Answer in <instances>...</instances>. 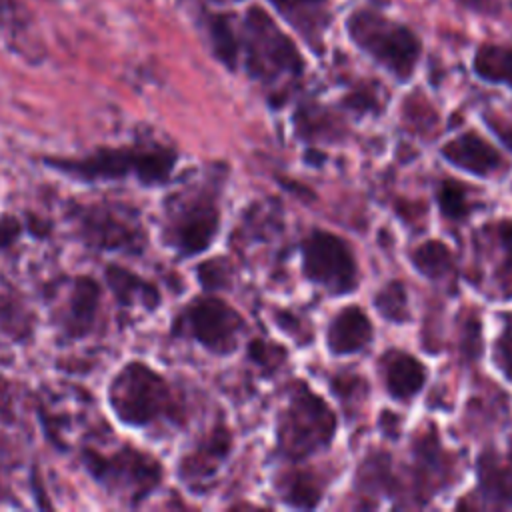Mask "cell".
<instances>
[{
  "label": "cell",
  "instance_id": "obj_1",
  "mask_svg": "<svg viewBox=\"0 0 512 512\" xmlns=\"http://www.w3.org/2000/svg\"><path fill=\"white\" fill-rule=\"evenodd\" d=\"M178 162V152L162 142H134L124 146H98L82 156L44 158V166L66 178L98 184L136 180L142 186H164Z\"/></svg>",
  "mask_w": 512,
  "mask_h": 512
},
{
  "label": "cell",
  "instance_id": "obj_2",
  "mask_svg": "<svg viewBox=\"0 0 512 512\" xmlns=\"http://www.w3.org/2000/svg\"><path fill=\"white\" fill-rule=\"evenodd\" d=\"M108 404L114 416L130 428L182 424L184 410L174 386L140 360L126 362L108 384Z\"/></svg>",
  "mask_w": 512,
  "mask_h": 512
},
{
  "label": "cell",
  "instance_id": "obj_3",
  "mask_svg": "<svg viewBox=\"0 0 512 512\" xmlns=\"http://www.w3.org/2000/svg\"><path fill=\"white\" fill-rule=\"evenodd\" d=\"M220 228L218 190L198 182L174 190L162 202V242L180 258L210 248Z\"/></svg>",
  "mask_w": 512,
  "mask_h": 512
},
{
  "label": "cell",
  "instance_id": "obj_4",
  "mask_svg": "<svg viewBox=\"0 0 512 512\" xmlns=\"http://www.w3.org/2000/svg\"><path fill=\"white\" fill-rule=\"evenodd\" d=\"M84 470L112 498L138 506L162 484V462L150 452L124 444L112 452L86 448L80 454Z\"/></svg>",
  "mask_w": 512,
  "mask_h": 512
},
{
  "label": "cell",
  "instance_id": "obj_5",
  "mask_svg": "<svg viewBox=\"0 0 512 512\" xmlns=\"http://www.w3.org/2000/svg\"><path fill=\"white\" fill-rule=\"evenodd\" d=\"M240 46L246 52L248 74L270 88L286 86L304 72L298 48L260 6H252L246 12Z\"/></svg>",
  "mask_w": 512,
  "mask_h": 512
},
{
  "label": "cell",
  "instance_id": "obj_6",
  "mask_svg": "<svg viewBox=\"0 0 512 512\" xmlns=\"http://www.w3.org/2000/svg\"><path fill=\"white\" fill-rule=\"evenodd\" d=\"M350 40L372 60L384 66L400 82L414 74L422 46L418 36L404 24L380 12L360 8L346 20Z\"/></svg>",
  "mask_w": 512,
  "mask_h": 512
},
{
  "label": "cell",
  "instance_id": "obj_7",
  "mask_svg": "<svg viewBox=\"0 0 512 512\" xmlns=\"http://www.w3.org/2000/svg\"><path fill=\"white\" fill-rule=\"evenodd\" d=\"M336 432L328 404L304 382H296L290 402L278 420V448L286 458L300 460L326 448Z\"/></svg>",
  "mask_w": 512,
  "mask_h": 512
},
{
  "label": "cell",
  "instance_id": "obj_8",
  "mask_svg": "<svg viewBox=\"0 0 512 512\" xmlns=\"http://www.w3.org/2000/svg\"><path fill=\"white\" fill-rule=\"evenodd\" d=\"M82 242L104 252H138L144 242L136 212L114 204H82L74 210Z\"/></svg>",
  "mask_w": 512,
  "mask_h": 512
},
{
  "label": "cell",
  "instance_id": "obj_9",
  "mask_svg": "<svg viewBox=\"0 0 512 512\" xmlns=\"http://www.w3.org/2000/svg\"><path fill=\"white\" fill-rule=\"evenodd\" d=\"M244 328L242 316L214 296L194 298L176 318L174 332L194 338L214 354H230Z\"/></svg>",
  "mask_w": 512,
  "mask_h": 512
},
{
  "label": "cell",
  "instance_id": "obj_10",
  "mask_svg": "<svg viewBox=\"0 0 512 512\" xmlns=\"http://www.w3.org/2000/svg\"><path fill=\"white\" fill-rule=\"evenodd\" d=\"M304 274L334 294H344L358 284V266L348 244L330 234L316 230L302 242Z\"/></svg>",
  "mask_w": 512,
  "mask_h": 512
},
{
  "label": "cell",
  "instance_id": "obj_11",
  "mask_svg": "<svg viewBox=\"0 0 512 512\" xmlns=\"http://www.w3.org/2000/svg\"><path fill=\"white\" fill-rule=\"evenodd\" d=\"M62 310L58 314V324L62 332L70 338H82L88 334L94 326L98 304H100V286L90 276H78L64 302Z\"/></svg>",
  "mask_w": 512,
  "mask_h": 512
},
{
  "label": "cell",
  "instance_id": "obj_12",
  "mask_svg": "<svg viewBox=\"0 0 512 512\" xmlns=\"http://www.w3.org/2000/svg\"><path fill=\"white\" fill-rule=\"evenodd\" d=\"M442 156L452 166L482 178L492 176L504 168L500 152L476 132H466L446 142L442 146Z\"/></svg>",
  "mask_w": 512,
  "mask_h": 512
},
{
  "label": "cell",
  "instance_id": "obj_13",
  "mask_svg": "<svg viewBox=\"0 0 512 512\" xmlns=\"http://www.w3.org/2000/svg\"><path fill=\"white\" fill-rule=\"evenodd\" d=\"M232 436L226 426H216L190 454L178 464V476L182 482L196 486L216 474L220 464L230 454Z\"/></svg>",
  "mask_w": 512,
  "mask_h": 512
},
{
  "label": "cell",
  "instance_id": "obj_14",
  "mask_svg": "<svg viewBox=\"0 0 512 512\" xmlns=\"http://www.w3.org/2000/svg\"><path fill=\"white\" fill-rule=\"evenodd\" d=\"M414 456L416 488L420 492V498H430V494L444 486V482L448 480L452 470L450 460L432 432L418 436L414 444Z\"/></svg>",
  "mask_w": 512,
  "mask_h": 512
},
{
  "label": "cell",
  "instance_id": "obj_15",
  "mask_svg": "<svg viewBox=\"0 0 512 512\" xmlns=\"http://www.w3.org/2000/svg\"><path fill=\"white\" fill-rule=\"evenodd\" d=\"M300 36L316 50H322V34L330 26L328 0H268Z\"/></svg>",
  "mask_w": 512,
  "mask_h": 512
},
{
  "label": "cell",
  "instance_id": "obj_16",
  "mask_svg": "<svg viewBox=\"0 0 512 512\" xmlns=\"http://www.w3.org/2000/svg\"><path fill=\"white\" fill-rule=\"evenodd\" d=\"M372 340V324L364 310L358 306H348L340 310L330 322L326 344L332 354H352L366 348Z\"/></svg>",
  "mask_w": 512,
  "mask_h": 512
},
{
  "label": "cell",
  "instance_id": "obj_17",
  "mask_svg": "<svg viewBox=\"0 0 512 512\" xmlns=\"http://www.w3.org/2000/svg\"><path fill=\"white\" fill-rule=\"evenodd\" d=\"M382 366L386 388L396 400L406 402L422 390L426 380V368L414 356L400 350H388Z\"/></svg>",
  "mask_w": 512,
  "mask_h": 512
},
{
  "label": "cell",
  "instance_id": "obj_18",
  "mask_svg": "<svg viewBox=\"0 0 512 512\" xmlns=\"http://www.w3.org/2000/svg\"><path fill=\"white\" fill-rule=\"evenodd\" d=\"M106 280L122 306H142L146 310H154L160 304V294L156 286L136 276L132 270L110 264L106 268Z\"/></svg>",
  "mask_w": 512,
  "mask_h": 512
},
{
  "label": "cell",
  "instance_id": "obj_19",
  "mask_svg": "<svg viewBox=\"0 0 512 512\" xmlns=\"http://www.w3.org/2000/svg\"><path fill=\"white\" fill-rule=\"evenodd\" d=\"M478 494L490 506H512V468L492 452L478 460Z\"/></svg>",
  "mask_w": 512,
  "mask_h": 512
},
{
  "label": "cell",
  "instance_id": "obj_20",
  "mask_svg": "<svg viewBox=\"0 0 512 512\" xmlns=\"http://www.w3.org/2000/svg\"><path fill=\"white\" fill-rule=\"evenodd\" d=\"M210 48L214 52V56L230 70L236 68L238 64V54H240V42L238 36L232 28V18L228 14H214L208 12L202 18Z\"/></svg>",
  "mask_w": 512,
  "mask_h": 512
},
{
  "label": "cell",
  "instance_id": "obj_21",
  "mask_svg": "<svg viewBox=\"0 0 512 512\" xmlns=\"http://www.w3.org/2000/svg\"><path fill=\"white\" fill-rule=\"evenodd\" d=\"M472 66L482 80L512 86V46L482 44L474 54Z\"/></svg>",
  "mask_w": 512,
  "mask_h": 512
},
{
  "label": "cell",
  "instance_id": "obj_22",
  "mask_svg": "<svg viewBox=\"0 0 512 512\" xmlns=\"http://www.w3.org/2000/svg\"><path fill=\"white\" fill-rule=\"evenodd\" d=\"M280 498L296 508H314L320 502V484L314 474L304 470H292L278 478Z\"/></svg>",
  "mask_w": 512,
  "mask_h": 512
},
{
  "label": "cell",
  "instance_id": "obj_23",
  "mask_svg": "<svg viewBox=\"0 0 512 512\" xmlns=\"http://www.w3.org/2000/svg\"><path fill=\"white\" fill-rule=\"evenodd\" d=\"M488 236L496 242L498 250V260L492 272L494 286L500 296L512 298V222H498L490 228Z\"/></svg>",
  "mask_w": 512,
  "mask_h": 512
},
{
  "label": "cell",
  "instance_id": "obj_24",
  "mask_svg": "<svg viewBox=\"0 0 512 512\" xmlns=\"http://www.w3.org/2000/svg\"><path fill=\"white\" fill-rule=\"evenodd\" d=\"M410 258H412V264L418 268V272L432 280H440L452 270V254L448 246L440 240H428L420 244Z\"/></svg>",
  "mask_w": 512,
  "mask_h": 512
},
{
  "label": "cell",
  "instance_id": "obj_25",
  "mask_svg": "<svg viewBox=\"0 0 512 512\" xmlns=\"http://www.w3.org/2000/svg\"><path fill=\"white\" fill-rule=\"evenodd\" d=\"M374 306L378 312L396 324H402L408 320V296L404 290L402 282H388L376 296H374Z\"/></svg>",
  "mask_w": 512,
  "mask_h": 512
},
{
  "label": "cell",
  "instance_id": "obj_26",
  "mask_svg": "<svg viewBox=\"0 0 512 512\" xmlns=\"http://www.w3.org/2000/svg\"><path fill=\"white\" fill-rule=\"evenodd\" d=\"M438 204L446 218L462 220L470 212V204L466 198V188L460 182L444 180L438 188Z\"/></svg>",
  "mask_w": 512,
  "mask_h": 512
},
{
  "label": "cell",
  "instance_id": "obj_27",
  "mask_svg": "<svg viewBox=\"0 0 512 512\" xmlns=\"http://www.w3.org/2000/svg\"><path fill=\"white\" fill-rule=\"evenodd\" d=\"M496 362L512 382V314L504 316V328L496 340Z\"/></svg>",
  "mask_w": 512,
  "mask_h": 512
},
{
  "label": "cell",
  "instance_id": "obj_28",
  "mask_svg": "<svg viewBox=\"0 0 512 512\" xmlns=\"http://www.w3.org/2000/svg\"><path fill=\"white\" fill-rule=\"evenodd\" d=\"M248 354H250V358H252L256 364H260V366H264V368H274V366H278V362H282L284 356H286V354H284V348H278V346L268 344V342H262V340H254V342L250 344Z\"/></svg>",
  "mask_w": 512,
  "mask_h": 512
},
{
  "label": "cell",
  "instance_id": "obj_29",
  "mask_svg": "<svg viewBox=\"0 0 512 512\" xmlns=\"http://www.w3.org/2000/svg\"><path fill=\"white\" fill-rule=\"evenodd\" d=\"M460 4H464L466 8L478 14H488V16H496L502 8V0H460Z\"/></svg>",
  "mask_w": 512,
  "mask_h": 512
},
{
  "label": "cell",
  "instance_id": "obj_30",
  "mask_svg": "<svg viewBox=\"0 0 512 512\" xmlns=\"http://www.w3.org/2000/svg\"><path fill=\"white\" fill-rule=\"evenodd\" d=\"M490 124H492V130L500 136V140L512 150V128L502 126V124H498V122H490Z\"/></svg>",
  "mask_w": 512,
  "mask_h": 512
},
{
  "label": "cell",
  "instance_id": "obj_31",
  "mask_svg": "<svg viewBox=\"0 0 512 512\" xmlns=\"http://www.w3.org/2000/svg\"><path fill=\"white\" fill-rule=\"evenodd\" d=\"M510 460H512V438H510Z\"/></svg>",
  "mask_w": 512,
  "mask_h": 512
},
{
  "label": "cell",
  "instance_id": "obj_32",
  "mask_svg": "<svg viewBox=\"0 0 512 512\" xmlns=\"http://www.w3.org/2000/svg\"><path fill=\"white\" fill-rule=\"evenodd\" d=\"M216 2H232V0H216Z\"/></svg>",
  "mask_w": 512,
  "mask_h": 512
},
{
  "label": "cell",
  "instance_id": "obj_33",
  "mask_svg": "<svg viewBox=\"0 0 512 512\" xmlns=\"http://www.w3.org/2000/svg\"><path fill=\"white\" fill-rule=\"evenodd\" d=\"M0 498H2V486H0Z\"/></svg>",
  "mask_w": 512,
  "mask_h": 512
}]
</instances>
